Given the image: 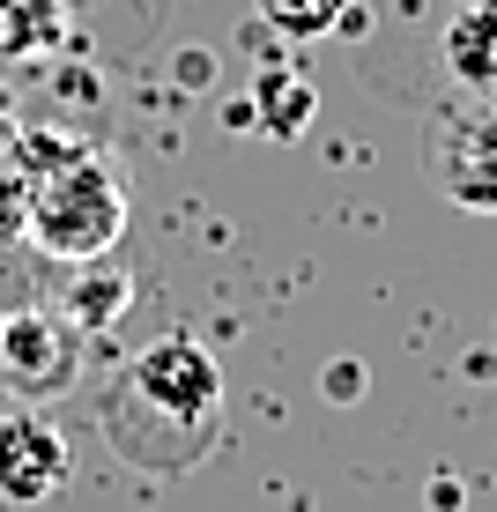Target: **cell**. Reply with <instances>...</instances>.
I'll use <instances>...</instances> for the list:
<instances>
[{"label": "cell", "instance_id": "1", "mask_svg": "<svg viewBox=\"0 0 497 512\" xmlns=\"http://www.w3.org/2000/svg\"><path fill=\"white\" fill-rule=\"evenodd\" d=\"M223 423V364L193 334H156L104 394V438L141 475H179Z\"/></svg>", "mask_w": 497, "mask_h": 512}, {"label": "cell", "instance_id": "2", "mask_svg": "<svg viewBox=\"0 0 497 512\" xmlns=\"http://www.w3.org/2000/svg\"><path fill=\"white\" fill-rule=\"evenodd\" d=\"M23 231L45 260L97 268V260L127 238V186H119V171L90 149H38L30 156Z\"/></svg>", "mask_w": 497, "mask_h": 512}, {"label": "cell", "instance_id": "3", "mask_svg": "<svg viewBox=\"0 0 497 512\" xmlns=\"http://www.w3.org/2000/svg\"><path fill=\"white\" fill-rule=\"evenodd\" d=\"M423 171L453 208L497 216V90H460L423 119Z\"/></svg>", "mask_w": 497, "mask_h": 512}, {"label": "cell", "instance_id": "4", "mask_svg": "<svg viewBox=\"0 0 497 512\" xmlns=\"http://www.w3.org/2000/svg\"><path fill=\"white\" fill-rule=\"evenodd\" d=\"M75 386H82V327L60 305L0 312V394L23 409H52Z\"/></svg>", "mask_w": 497, "mask_h": 512}, {"label": "cell", "instance_id": "5", "mask_svg": "<svg viewBox=\"0 0 497 512\" xmlns=\"http://www.w3.org/2000/svg\"><path fill=\"white\" fill-rule=\"evenodd\" d=\"M67 483V438L45 409H0V505H45Z\"/></svg>", "mask_w": 497, "mask_h": 512}, {"label": "cell", "instance_id": "6", "mask_svg": "<svg viewBox=\"0 0 497 512\" xmlns=\"http://www.w3.org/2000/svg\"><path fill=\"white\" fill-rule=\"evenodd\" d=\"M446 75L460 90H497V0H475L446 23Z\"/></svg>", "mask_w": 497, "mask_h": 512}, {"label": "cell", "instance_id": "7", "mask_svg": "<svg viewBox=\"0 0 497 512\" xmlns=\"http://www.w3.org/2000/svg\"><path fill=\"white\" fill-rule=\"evenodd\" d=\"M260 15H268V30H282V38H327L334 23L349 15V0H260Z\"/></svg>", "mask_w": 497, "mask_h": 512}, {"label": "cell", "instance_id": "8", "mask_svg": "<svg viewBox=\"0 0 497 512\" xmlns=\"http://www.w3.org/2000/svg\"><path fill=\"white\" fill-rule=\"evenodd\" d=\"M23 208H30V156L0 141V245L23 231Z\"/></svg>", "mask_w": 497, "mask_h": 512}, {"label": "cell", "instance_id": "9", "mask_svg": "<svg viewBox=\"0 0 497 512\" xmlns=\"http://www.w3.org/2000/svg\"><path fill=\"white\" fill-rule=\"evenodd\" d=\"M119 297H127V290H119L112 275H82V282H75V297H67V320L90 334V327H104V320L119 312Z\"/></svg>", "mask_w": 497, "mask_h": 512}]
</instances>
